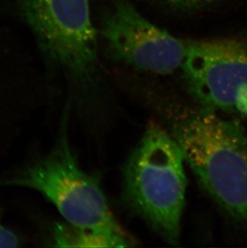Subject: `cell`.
I'll return each mask as SVG.
<instances>
[{
    "label": "cell",
    "instance_id": "obj_8",
    "mask_svg": "<svg viewBox=\"0 0 247 248\" xmlns=\"http://www.w3.org/2000/svg\"><path fill=\"white\" fill-rule=\"evenodd\" d=\"M19 244V237L2 222L0 214V248H17Z\"/></svg>",
    "mask_w": 247,
    "mask_h": 248
},
{
    "label": "cell",
    "instance_id": "obj_4",
    "mask_svg": "<svg viewBox=\"0 0 247 248\" xmlns=\"http://www.w3.org/2000/svg\"><path fill=\"white\" fill-rule=\"evenodd\" d=\"M22 14L43 53L74 80L98 70V45L89 0H20Z\"/></svg>",
    "mask_w": 247,
    "mask_h": 248
},
{
    "label": "cell",
    "instance_id": "obj_2",
    "mask_svg": "<svg viewBox=\"0 0 247 248\" xmlns=\"http://www.w3.org/2000/svg\"><path fill=\"white\" fill-rule=\"evenodd\" d=\"M185 162L173 134L150 124L124 168L126 203L171 245H177L181 237L187 187Z\"/></svg>",
    "mask_w": 247,
    "mask_h": 248
},
{
    "label": "cell",
    "instance_id": "obj_9",
    "mask_svg": "<svg viewBox=\"0 0 247 248\" xmlns=\"http://www.w3.org/2000/svg\"><path fill=\"white\" fill-rule=\"evenodd\" d=\"M166 2L173 4L182 5V6H190V5L198 4L205 2L206 0H165Z\"/></svg>",
    "mask_w": 247,
    "mask_h": 248
},
{
    "label": "cell",
    "instance_id": "obj_1",
    "mask_svg": "<svg viewBox=\"0 0 247 248\" xmlns=\"http://www.w3.org/2000/svg\"><path fill=\"white\" fill-rule=\"evenodd\" d=\"M171 129L203 189L229 216L247 227L245 130L219 112L203 107L177 112Z\"/></svg>",
    "mask_w": 247,
    "mask_h": 248
},
{
    "label": "cell",
    "instance_id": "obj_3",
    "mask_svg": "<svg viewBox=\"0 0 247 248\" xmlns=\"http://www.w3.org/2000/svg\"><path fill=\"white\" fill-rule=\"evenodd\" d=\"M0 187L35 191L64 222L77 227L125 232L111 211L98 178L87 173L77 161L65 125L49 153L0 178Z\"/></svg>",
    "mask_w": 247,
    "mask_h": 248
},
{
    "label": "cell",
    "instance_id": "obj_7",
    "mask_svg": "<svg viewBox=\"0 0 247 248\" xmlns=\"http://www.w3.org/2000/svg\"><path fill=\"white\" fill-rule=\"evenodd\" d=\"M50 242L56 248H104L132 247L135 241L126 232L77 227L63 221L51 227Z\"/></svg>",
    "mask_w": 247,
    "mask_h": 248
},
{
    "label": "cell",
    "instance_id": "obj_6",
    "mask_svg": "<svg viewBox=\"0 0 247 248\" xmlns=\"http://www.w3.org/2000/svg\"><path fill=\"white\" fill-rule=\"evenodd\" d=\"M100 33L112 59L141 72L171 74L186 56L188 41L152 24L129 0H111Z\"/></svg>",
    "mask_w": 247,
    "mask_h": 248
},
{
    "label": "cell",
    "instance_id": "obj_5",
    "mask_svg": "<svg viewBox=\"0 0 247 248\" xmlns=\"http://www.w3.org/2000/svg\"><path fill=\"white\" fill-rule=\"evenodd\" d=\"M181 70L187 90L201 107L247 117V40L188 41Z\"/></svg>",
    "mask_w": 247,
    "mask_h": 248
}]
</instances>
